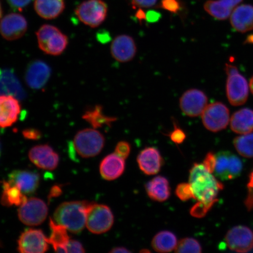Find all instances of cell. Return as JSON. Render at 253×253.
Segmentation results:
<instances>
[{"label": "cell", "mask_w": 253, "mask_h": 253, "mask_svg": "<svg viewBox=\"0 0 253 253\" xmlns=\"http://www.w3.org/2000/svg\"><path fill=\"white\" fill-rule=\"evenodd\" d=\"M64 0H35L34 8L38 15L45 20H53L62 13Z\"/></svg>", "instance_id": "484cf974"}, {"label": "cell", "mask_w": 253, "mask_h": 253, "mask_svg": "<svg viewBox=\"0 0 253 253\" xmlns=\"http://www.w3.org/2000/svg\"><path fill=\"white\" fill-rule=\"evenodd\" d=\"M113 223V214L109 207L91 202L88 208L86 222L90 232L96 235L106 233L112 228Z\"/></svg>", "instance_id": "52a82bcc"}, {"label": "cell", "mask_w": 253, "mask_h": 253, "mask_svg": "<svg viewBox=\"0 0 253 253\" xmlns=\"http://www.w3.org/2000/svg\"><path fill=\"white\" fill-rule=\"evenodd\" d=\"M248 188H253V170L250 175L249 176V181L248 183Z\"/></svg>", "instance_id": "681fc988"}, {"label": "cell", "mask_w": 253, "mask_h": 253, "mask_svg": "<svg viewBox=\"0 0 253 253\" xmlns=\"http://www.w3.org/2000/svg\"><path fill=\"white\" fill-rule=\"evenodd\" d=\"M225 241L231 251L248 253L253 249V231L245 226L233 227L226 233Z\"/></svg>", "instance_id": "8fae6325"}, {"label": "cell", "mask_w": 253, "mask_h": 253, "mask_svg": "<svg viewBox=\"0 0 253 253\" xmlns=\"http://www.w3.org/2000/svg\"><path fill=\"white\" fill-rule=\"evenodd\" d=\"M98 38H99V40L102 42H107V41H108L109 42V41L111 39L109 34H107V33L104 34H100L99 36H98Z\"/></svg>", "instance_id": "bcb514c9"}, {"label": "cell", "mask_w": 253, "mask_h": 253, "mask_svg": "<svg viewBox=\"0 0 253 253\" xmlns=\"http://www.w3.org/2000/svg\"><path fill=\"white\" fill-rule=\"evenodd\" d=\"M249 42H253V36L252 37H249L248 39Z\"/></svg>", "instance_id": "816d5d0a"}, {"label": "cell", "mask_w": 253, "mask_h": 253, "mask_svg": "<svg viewBox=\"0 0 253 253\" xmlns=\"http://www.w3.org/2000/svg\"><path fill=\"white\" fill-rule=\"evenodd\" d=\"M2 14V8H1V4H0V18H1Z\"/></svg>", "instance_id": "f5cc1de1"}, {"label": "cell", "mask_w": 253, "mask_h": 253, "mask_svg": "<svg viewBox=\"0 0 253 253\" xmlns=\"http://www.w3.org/2000/svg\"><path fill=\"white\" fill-rule=\"evenodd\" d=\"M110 51L113 58L120 62L131 61L137 53L135 41L127 35H120L113 41Z\"/></svg>", "instance_id": "ac0fdd59"}, {"label": "cell", "mask_w": 253, "mask_h": 253, "mask_svg": "<svg viewBox=\"0 0 253 253\" xmlns=\"http://www.w3.org/2000/svg\"><path fill=\"white\" fill-rule=\"evenodd\" d=\"M233 144L240 156L246 158L253 157V133L250 132L236 137Z\"/></svg>", "instance_id": "1f68e13d"}, {"label": "cell", "mask_w": 253, "mask_h": 253, "mask_svg": "<svg viewBox=\"0 0 253 253\" xmlns=\"http://www.w3.org/2000/svg\"><path fill=\"white\" fill-rule=\"evenodd\" d=\"M105 138L96 129H82L76 134L74 144L76 151L82 157L96 156L103 150Z\"/></svg>", "instance_id": "277c9868"}, {"label": "cell", "mask_w": 253, "mask_h": 253, "mask_svg": "<svg viewBox=\"0 0 253 253\" xmlns=\"http://www.w3.org/2000/svg\"><path fill=\"white\" fill-rule=\"evenodd\" d=\"M21 106L19 99L11 95H0V128H7L18 121Z\"/></svg>", "instance_id": "e0dca14e"}, {"label": "cell", "mask_w": 253, "mask_h": 253, "mask_svg": "<svg viewBox=\"0 0 253 253\" xmlns=\"http://www.w3.org/2000/svg\"><path fill=\"white\" fill-rule=\"evenodd\" d=\"M51 72V69L46 62L37 60L28 66L25 72V82L33 89H41L46 84Z\"/></svg>", "instance_id": "2e32d148"}, {"label": "cell", "mask_w": 253, "mask_h": 253, "mask_svg": "<svg viewBox=\"0 0 253 253\" xmlns=\"http://www.w3.org/2000/svg\"><path fill=\"white\" fill-rule=\"evenodd\" d=\"M0 246H1V243H0Z\"/></svg>", "instance_id": "11a10c76"}, {"label": "cell", "mask_w": 253, "mask_h": 253, "mask_svg": "<svg viewBox=\"0 0 253 253\" xmlns=\"http://www.w3.org/2000/svg\"><path fill=\"white\" fill-rule=\"evenodd\" d=\"M85 250L81 243L77 240L70 239L67 248V253H84Z\"/></svg>", "instance_id": "f35d334b"}, {"label": "cell", "mask_w": 253, "mask_h": 253, "mask_svg": "<svg viewBox=\"0 0 253 253\" xmlns=\"http://www.w3.org/2000/svg\"><path fill=\"white\" fill-rule=\"evenodd\" d=\"M3 191L1 204L5 207H20L27 201L26 196L17 186L11 184L8 181L2 182Z\"/></svg>", "instance_id": "f1b7e54d"}, {"label": "cell", "mask_w": 253, "mask_h": 253, "mask_svg": "<svg viewBox=\"0 0 253 253\" xmlns=\"http://www.w3.org/2000/svg\"><path fill=\"white\" fill-rule=\"evenodd\" d=\"M27 30L26 19L20 14H8L0 21V34L6 40L20 39L26 33Z\"/></svg>", "instance_id": "5bb4252c"}, {"label": "cell", "mask_w": 253, "mask_h": 253, "mask_svg": "<svg viewBox=\"0 0 253 253\" xmlns=\"http://www.w3.org/2000/svg\"><path fill=\"white\" fill-rule=\"evenodd\" d=\"M230 127L239 134H246L253 130V110L245 108L233 114L230 120Z\"/></svg>", "instance_id": "d4e9b609"}, {"label": "cell", "mask_w": 253, "mask_h": 253, "mask_svg": "<svg viewBox=\"0 0 253 253\" xmlns=\"http://www.w3.org/2000/svg\"><path fill=\"white\" fill-rule=\"evenodd\" d=\"M137 163L142 172L146 175H153L160 171L163 160L157 148L148 147L138 154Z\"/></svg>", "instance_id": "ffe728a7"}, {"label": "cell", "mask_w": 253, "mask_h": 253, "mask_svg": "<svg viewBox=\"0 0 253 253\" xmlns=\"http://www.w3.org/2000/svg\"><path fill=\"white\" fill-rule=\"evenodd\" d=\"M91 202H66L57 208L54 213L56 222L74 233H79L86 226L88 207Z\"/></svg>", "instance_id": "7a4b0ae2"}, {"label": "cell", "mask_w": 253, "mask_h": 253, "mask_svg": "<svg viewBox=\"0 0 253 253\" xmlns=\"http://www.w3.org/2000/svg\"><path fill=\"white\" fill-rule=\"evenodd\" d=\"M157 0H131L132 7L135 8H147L153 7L156 4Z\"/></svg>", "instance_id": "74e56055"}, {"label": "cell", "mask_w": 253, "mask_h": 253, "mask_svg": "<svg viewBox=\"0 0 253 253\" xmlns=\"http://www.w3.org/2000/svg\"><path fill=\"white\" fill-rule=\"evenodd\" d=\"M1 142H0V156H1Z\"/></svg>", "instance_id": "db71d44e"}, {"label": "cell", "mask_w": 253, "mask_h": 253, "mask_svg": "<svg viewBox=\"0 0 253 253\" xmlns=\"http://www.w3.org/2000/svg\"><path fill=\"white\" fill-rule=\"evenodd\" d=\"M230 23L234 29L246 33L253 29V7L251 5L237 6L230 15Z\"/></svg>", "instance_id": "7402d4cb"}, {"label": "cell", "mask_w": 253, "mask_h": 253, "mask_svg": "<svg viewBox=\"0 0 253 253\" xmlns=\"http://www.w3.org/2000/svg\"><path fill=\"white\" fill-rule=\"evenodd\" d=\"M248 189L249 194L248 198H246L245 201V205L248 210L251 211L253 210V189L250 188H248Z\"/></svg>", "instance_id": "7bdbcfd3"}, {"label": "cell", "mask_w": 253, "mask_h": 253, "mask_svg": "<svg viewBox=\"0 0 253 253\" xmlns=\"http://www.w3.org/2000/svg\"><path fill=\"white\" fill-rule=\"evenodd\" d=\"M62 189L58 186H55L50 190L49 197L55 198L58 197L61 194Z\"/></svg>", "instance_id": "f6af8a7d"}, {"label": "cell", "mask_w": 253, "mask_h": 253, "mask_svg": "<svg viewBox=\"0 0 253 253\" xmlns=\"http://www.w3.org/2000/svg\"><path fill=\"white\" fill-rule=\"evenodd\" d=\"M215 163V154L213 153H209L205 158L204 161V166L211 173L213 172Z\"/></svg>", "instance_id": "60d3db41"}, {"label": "cell", "mask_w": 253, "mask_h": 253, "mask_svg": "<svg viewBox=\"0 0 253 253\" xmlns=\"http://www.w3.org/2000/svg\"><path fill=\"white\" fill-rule=\"evenodd\" d=\"M173 125L174 129L171 132H170L169 138L174 143L177 145L181 144L185 140L186 134L179 126L176 125L175 122H174Z\"/></svg>", "instance_id": "d590c367"}, {"label": "cell", "mask_w": 253, "mask_h": 253, "mask_svg": "<svg viewBox=\"0 0 253 253\" xmlns=\"http://www.w3.org/2000/svg\"><path fill=\"white\" fill-rule=\"evenodd\" d=\"M36 34L40 48L47 55H61L68 45V37L53 25H42Z\"/></svg>", "instance_id": "3957f363"}, {"label": "cell", "mask_w": 253, "mask_h": 253, "mask_svg": "<svg viewBox=\"0 0 253 253\" xmlns=\"http://www.w3.org/2000/svg\"><path fill=\"white\" fill-rule=\"evenodd\" d=\"M160 7L172 14H178L182 5L179 0H161Z\"/></svg>", "instance_id": "e575fe53"}, {"label": "cell", "mask_w": 253, "mask_h": 253, "mask_svg": "<svg viewBox=\"0 0 253 253\" xmlns=\"http://www.w3.org/2000/svg\"><path fill=\"white\" fill-rule=\"evenodd\" d=\"M8 181L17 186L25 195H30L39 188L40 176L39 173L30 170H16L9 174Z\"/></svg>", "instance_id": "d6986e66"}, {"label": "cell", "mask_w": 253, "mask_h": 253, "mask_svg": "<svg viewBox=\"0 0 253 253\" xmlns=\"http://www.w3.org/2000/svg\"><path fill=\"white\" fill-rule=\"evenodd\" d=\"M108 8L103 0H86L76 8L75 14L82 23L96 28L105 21Z\"/></svg>", "instance_id": "ba28073f"}, {"label": "cell", "mask_w": 253, "mask_h": 253, "mask_svg": "<svg viewBox=\"0 0 253 253\" xmlns=\"http://www.w3.org/2000/svg\"><path fill=\"white\" fill-rule=\"evenodd\" d=\"M243 163L236 155L229 151H221L215 154L213 173L221 181L235 179L240 175Z\"/></svg>", "instance_id": "8992f818"}, {"label": "cell", "mask_w": 253, "mask_h": 253, "mask_svg": "<svg viewBox=\"0 0 253 253\" xmlns=\"http://www.w3.org/2000/svg\"><path fill=\"white\" fill-rule=\"evenodd\" d=\"M83 119L95 129L102 128L104 126H111L112 123L117 120V118L114 117L104 115L103 107L99 105L95 106L86 110Z\"/></svg>", "instance_id": "f546056e"}, {"label": "cell", "mask_w": 253, "mask_h": 253, "mask_svg": "<svg viewBox=\"0 0 253 253\" xmlns=\"http://www.w3.org/2000/svg\"><path fill=\"white\" fill-rule=\"evenodd\" d=\"M160 19V14L156 11H151L146 14V20L149 23H155Z\"/></svg>", "instance_id": "ee69618b"}, {"label": "cell", "mask_w": 253, "mask_h": 253, "mask_svg": "<svg viewBox=\"0 0 253 253\" xmlns=\"http://www.w3.org/2000/svg\"><path fill=\"white\" fill-rule=\"evenodd\" d=\"M250 88H251L252 93L253 94V77L252 78L251 82H250Z\"/></svg>", "instance_id": "f907efd6"}, {"label": "cell", "mask_w": 253, "mask_h": 253, "mask_svg": "<svg viewBox=\"0 0 253 253\" xmlns=\"http://www.w3.org/2000/svg\"><path fill=\"white\" fill-rule=\"evenodd\" d=\"M23 134L25 138L28 140H39L41 137V132L37 129L33 128H29L25 129Z\"/></svg>", "instance_id": "b9f144b4"}, {"label": "cell", "mask_w": 253, "mask_h": 253, "mask_svg": "<svg viewBox=\"0 0 253 253\" xmlns=\"http://www.w3.org/2000/svg\"><path fill=\"white\" fill-rule=\"evenodd\" d=\"M201 115L205 127L211 132L223 130L230 122L229 110L226 105L220 102L209 104Z\"/></svg>", "instance_id": "9c48e42d"}, {"label": "cell", "mask_w": 253, "mask_h": 253, "mask_svg": "<svg viewBox=\"0 0 253 253\" xmlns=\"http://www.w3.org/2000/svg\"><path fill=\"white\" fill-rule=\"evenodd\" d=\"M227 75L226 94L232 105L239 106L245 104L248 99L249 87L248 82L240 74L235 66L226 64Z\"/></svg>", "instance_id": "5b68a950"}, {"label": "cell", "mask_w": 253, "mask_h": 253, "mask_svg": "<svg viewBox=\"0 0 253 253\" xmlns=\"http://www.w3.org/2000/svg\"><path fill=\"white\" fill-rule=\"evenodd\" d=\"M178 244L175 234L169 231H161L154 236L151 245L155 251L158 253H169L175 250Z\"/></svg>", "instance_id": "4dcf8cb0"}, {"label": "cell", "mask_w": 253, "mask_h": 253, "mask_svg": "<svg viewBox=\"0 0 253 253\" xmlns=\"http://www.w3.org/2000/svg\"><path fill=\"white\" fill-rule=\"evenodd\" d=\"M136 17H137L138 20L140 21L141 23L142 20H146V14L145 13L144 11L141 10V9L137 11Z\"/></svg>", "instance_id": "c3c4849f"}, {"label": "cell", "mask_w": 253, "mask_h": 253, "mask_svg": "<svg viewBox=\"0 0 253 253\" xmlns=\"http://www.w3.org/2000/svg\"><path fill=\"white\" fill-rule=\"evenodd\" d=\"M189 183L198 201L196 208L199 212L207 214L217 201L218 194L223 189L222 183L204 164L199 163L194 164L190 170Z\"/></svg>", "instance_id": "6da1fadb"}, {"label": "cell", "mask_w": 253, "mask_h": 253, "mask_svg": "<svg viewBox=\"0 0 253 253\" xmlns=\"http://www.w3.org/2000/svg\"><path fill=\"white\" fill-rule=\"evenodd\" d=\"M175 194L182 201H187L192 198L194 199V194L189 183H180L175 190Z\"/></svg>", "instance_id": "836d02e7"}, {"label": "cell", "mask_w": 253, "mask_h": 253, "mask_svg": "<svg viewBox=\"0 0 253 253\" xmlns=\"http://www.w3.org/2000/svg\"><path fill=\"white\" fill-rule=\"evenodd\" d=\"M125 160L116 153L108 155L100 163L101 175L107 181L119 178L125 171Z\"/></svg>", "instance_id": "603a6c76"}, {"label": "cell", "mask_w": 253, "mask_h": 253, "mask_svg": "<svg viewBox=\"0 0 253 253\" xmlns=\"http://www.w3.org/2000/svg\"><path fill=\"white\" fill-rule=\"evenodd\" d=\"M243 0H209L204 4L208 13L219 20H226Z\"/></svg>", "instance_id": "cb8c5ba5"}, {"label": "cell", "mask_w": 253, "mask_h": 253, "mask_svg": "<svg viewBox=\"0 0 253 253\" xmlns=\"http://www.w3.org/2000/svg\"><path fill=\"white\" fill-rule=\"evenodd\" d=\"M48 213L47 205L42 200L36 198L27 199L18 210V217L27 226H38L45 220Z\"/></svg>", "instance_id": "30bf717a"}, {"label": "cell", "mask_w": 253, "mask_h": 253, "mask_svg": "<svg viewBox=\"0 0 253 253\" xmlns=\"http://www.w3.org/2000/svg\"><path fill=\"white\" fill-rule=\"evenodd\" d=\"M28 157L35 166L45 170H54L59 162L58 154L47 144L37 145L32 148Z\"/></svg>", "instance_id": "9a60e30c"}, {"label": "cell", "mask_w": 253, "mask_h": 253, "mask_svg": "<svg viewBox=\"0 0 253 253\" xmlns=\"http://www.w3.org/2000/svg\"><path fill=\"white\" fill-rule=\"evenodd\" d=\"M175 252L179 253H200L202 247L200 243L194 238L186 237L182 239L177 244Z\"/></svg>", "instance_id": "d6a6232c"}, {"label": "cell", "mask_w": 253, "mask_h": 253, "mask_svg": "<svg viewBox=\"0 0 253 253\" xmlns=\"http://www.w3.org/2000/svg\"><path fill=\"white\" fill-rule=\"evenodd\" d=\"M130 151V144L127 142L124 141H120L116 145L115 153L124 160H126L129 156Z\"/></svg>", "instance_id": "8d00e7d4"}, {"label": "cell", "mask_w": 253, "mask_h": 253, "mask_svg": "<svg viewBox=\"0 0 253 253\" xmlns=\"http://www.w3.org/2000/svg\"><path fill=\"white\" fill-rule=\"evenodd\" d=\"M32 0H7L12 8L22 11L30 4Z\"/></svg>", "instance_id": "ab89813d"}, {"label": "cell", "mask_w": 253, "mask_h": 253, "mask_svg": "<svg viewBox=\"0 0 253 253\" xmlns=\"http://www.w3.org/2000/svg\"><path fill=\"white\" fill-rule=\"evenodd\" d=\"M148 197L153 201L164 202L170 197V188L169 181L165 177L158 176L145 185Z\"/></svg>", "instance_id": "4316f807"}, {"label": "cell", "mask_w": 253, "mask_h": 253, "mask_svg": "<svg viewBox=\"0 0 253 253\" xmlns=\"http://www.w3.org/2000/svg\"><path fill=\"white\" fill-rule=\"evenodd\" d=\"M208 105L207 95L200 90L186 91L180 98L179 106L182 112L189 118H196L202 115Z\"/></svg>", "instance_id": "7c38bea8"}, {"label": "cell", "mask_w": 253, "mask_h": 253, "mask_svg": "<svg viewBox=\"0 0 253 253\" xmlns=\"http://www.w3.org/2000/svg\"><path fill=\"white\" fill-rule=\"evenodd\" d=\"M49 244L42 231L29 229L21 234L18 241V249L22 253H42L48 250Z\"/></svg>", "instance_id": "4fadbf2b"}, {"label": "cell", "mask_w": 253, "mask_h": 253, "mask_svg": "<svg viewBox=\"0 0 253 253\" xmlns=\"http://www.w3.org/2000/svg\"><path fill=\"white\" fill-rule=\"evenodd\" d=\"M51 233L47 241L51 244L55 251L58 253H67V248L70 239L67 229L59 224H56L51 219L49 221Z\"/></svg>", "instance_id": "83f0119b"}, {"label": "cell", "mask_w": 253, "mask_h": 253, "mask_svg": "<svg viewBox=\"0 0 253 253\" xmlns=\"http://www.w3.org/2000/svg\"><path fill=\"white\" fill-rule=\"evenodd\" d=\"M0 95H11L20 100L25 97L20 81L11 69H0Z\"/></svg>", "instance_id": "44dd1931"}, {"label": "cell", "mask_w": 253, "mask_h": 253, "mask_svg": "<svg viewBox=\"0 0 253 253\" xmlns=\"http://www.w3.org/2000/svg\"><path fill=\"white\" fill-rule=\"evenodd\" d=\"M110 253H131L127 249L123 248V247H118V248H114L111 251Z\"/></svg>", "instance_id": "7dc6e473"}]
</instances>
